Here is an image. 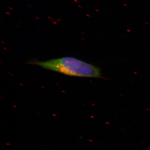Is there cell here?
Segmentation results:
<instances>
[{"label": "cell", "mask_w": 150, "mask_h": 150, "mask_svg": "<svg viewBox=\"0 0 150 150\" xmlns=\"http://www.w3.org/2000/svg\"><path fill=\"white\" fill-rule=\"evenodd\" d=\"M30 64L64 74L79 77L101 78L98 67L74 57H64L45 62L33 61Z\"/></svg>", "instance_id": "1"}]
</instances>
